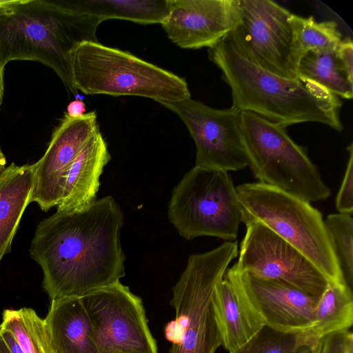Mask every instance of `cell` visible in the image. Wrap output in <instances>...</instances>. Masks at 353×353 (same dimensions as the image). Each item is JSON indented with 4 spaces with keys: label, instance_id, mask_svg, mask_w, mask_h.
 Returning a JSON list of instances; mask_svg holds the SVG:
<instances>
[{
    "label": "cell",
    "instance_id": "obj_1",
    "mask_svg": "<svg viewBox=\"0 0 353 353\" xmlns=\"http://www.w3.org/2000/svg\"><path fill=\"white\" fill-rule=\"evenodd\" d=\"M122 211L112 196L79 208L57 209L41 221L30 255L43 272L49 297L81 296L125 275Z\"/></svg>",
    "mask_w": 353,
    "mask_h": 353
},
{
    "label": "cell",
    "instance_id": "obj_2",
    "mask_svg": "<svg viewBox=\"0 0 353 353\" xmlns=\"http://www.w3.org/2000/svg\"><path fill=\"white\" fill-rule=\"evenodd\" d=\"M209 59L222 72L232 97V107L271 123L287 126L315 122L341 132L339 98L310 82L286 79L250 61L230 33L208 48Z\"/></svg>",
    "mask_w": 353,
    "mask_h": 353
},
{
    "label": "cell",
    "instance_id": "obj_3",
    "mask_svg": "<svg viewBox=\"0 0 353 353\" xmlns=\"http://www.w3.org/2000/svg\"><path fill=\"white\" fill-rule=\"evenodd\" d=\"M101 23L68 0H0V61L4 68L17 60L40 62L75 94L71 52L82 42L98 41Z\"/></svg>",
    "mask_w": 353,
    "mask_h": 353
},
{
    "label": "cell",
    "instance_id": "obj_4",
    "mask_svg": "<svg viewBox=\"0 0 353 353\" xmlns=\"http://www.w3.org/2000/svg\"><path fill=\"white\" fill-rule=\"evenodd\" d=\"M99 130L95 111L76 119L65 114L34 163L31 203L48 212L60 203L77 207L97 199L101 175L111 159L105 139L95 134Z\"/></svg>",
    "mask_w": 353,
    "mask_h": 353
},
{
    "label": "cell",
    "instance_id": "obj_5",
    "mask_svg": "<svg viewBox=\"0 0 353 353\" xmlns=\"http://www.w3.org/2000/svg\"><path fill=\"white\" fill-rule=\"evenodd\" d=\"M237 242L191 254L172 288L174 320L165 327L172 343L169 353H215L222 336L214 305V292L229 265L238 256Z\"/></svg>",
    "mask_w": 353,
    "mask_h": 353
},
{
    "label": "cell",
    "instance_id": "obj_6",
    "mask_svg": "<svg viewBox=\"0 0 353 353\" xmlns=\"http://www.w3.org/2000/svg\"><path fill=\"white\" fill-rule=\"evenodd\" d=\"M70 67L74 88L85 94L137 96L158 103L190 98L184 78L98 41L78 44Z\"/></svg>",
    "mask_w": 353,
    "mask_h": 353
},
{
    "label": "cell",
    "instance_id": "obj_7",
    "mask_svg": "<svg viewBox=\"0 0 353 353\" xmlns=\"http://www.w3.org/2000/svg\"><path fill=\"white\" fill-rule=\"evenodd\" d=\"M241 222H259L305 255L330 282L344 283L320 211L260 182L236 187Z\"/></svg>",
    "mask_w": 353,
    "mask_h": 353
},
{
    "label": "cell",
    "instance_id": "obj_8",
    "mask_svg": "<svg viewBox=\"0 0 353 353\" xmlns=\"http://www.w3.org/2000/svg\"><path fill=\"white\" fill-rule=\"evenodd\" d=\"M240 130L248 166L258 182L310 203L330 196L306 150L290 138L285 127L241 112Z\"/></svg>",
    "mask_w": 353,
    "mask_h": 353
},
{
    "label": "cell",
    "instance_id": "obj_9",
    "mask_svg": "<svg viewBox=\"0 0 353 353\" xmlns=\"http://www.w3.org/2000/svg\"><path fill=\"white\" fill-rule=\"evenodd\" d=\"M168 217L187 240L199 236L236 240L241 211L229 172L194 166L173 189Z\"/></svg>",
    "mask_w": 353,
    "mask_h": 353
},
{
    "label": "cell",
    "instance_id": "obj_10",
    "mask_svg": "<svg viewBox=\"0 0 353 353\" xmlns=\"http://www.w3.org/2000/svg\"><path fill=\"white\" fill-rule=\"evenodd\" d=\"M239 18L230 35L253 63L278 76L297 79L300 60L291 12L270 0H238Z\"/></svg>",
    "mask_w": 353,
    "mask_h": 353
},
{
    "label": "cell",
    "instance_id": "obj_11",
    "mask_svg": "<svg viewBox=\"0 0 353 353\" xmlns=\"http://www.w3.org/2000/svg\"><path fill=\"white\" fill-rule=\"evenodd\" d=\"M99 353H158L141 299L120 281L80 296Z\"/></svg>",
    "mask_w": 353,
    "mask_h": 353
},
{
    "label": "cell",
    "instance_id": "obj_12",
    "mask_svg": "<svg viewBox=\"0 0 353 353\" xmlns=\"http://www.w3.org/2000/svg\"><path fill=\"white\" fill-rule=\"evenodd\" d=\"M245 225L238 260L232 265L236 270L321 296L330 281L305 255L259 222Z\"/></svg>",
    "mask_w": 353,
    "mask_h": 353
},
{
    "label": "cell",
    "instance_id": "obj_13",
    "mask_svg": "<svg viewBox=\"0 0 353 353\" xmlns=\"http://www.w3.org/2000/svg\"><path fill=\"white\" fill-rule=\"evenodd\" d=\"M175 113L196 146V167L239 171L248 167L240 130L241 112L231 106L216 109L191 98L159 103Z\"/></svg>",
    "mask_w": 353,
    "mask_h": 353
},
{
    "label": "cell",
    "instance_id": "obj_14",
    "mask_svg": "<svg viewBox=\"0 0 353 353\" xmlns=\"http://www.w3.org/2000/svg\"><path fill=\"white\" fill-rule=\"evenodd\" d=\"M224 276L235 285L263 325L285 333L305 332L313 325L319 297L283 283L238 272L233 266Z\"/></svg>",
    "mask_w": 353,
    "mask_h": 353
},
{
    "label": "cell",
    "instance_id": "obj_15",
    "mask_svg": "<svg viewBox=\"0 0 353 353\" xmlns=\"http://www.w3.org/2000/svg\"><path fill=\"white\" fill-rule=\"evenodd\" d=\"M161 26L183 49L210 48L229 34L239 18L238 0H168Z\"/></svg>",
    "mask_w": 353,
    "mask_h": 353
},
{
    "label": "cell",
    "instance_id": "obj_16",
    "mask_svg": "<svg viewBox=\"0 0 353 353\" xmlns=\"http://www.w3.org/2000/svg\"><path fill=\"white\" fill-rule=\"evenodd\" d=\"M44 321L56 353H99L80 296L52 300Z\"/></svg>",
    "mask_w": 353,
    "mask_h": 353
},
{
    "label": "cell",
    "instance_id": "obj_17",
    "mask_svg": "<svg viewBox=\"0 0 353 353\" xmlns=\"http://www.w3.org/2000/svg\"><path fill=\"white\" fill-rule=\"evenodd\" d=\"M34 163L14 162L0 172V263L11 250L25 210L31 203Z\"/></svg>",
    "mask_w": 353,
    "mask_h": 353
},
{
    "label": "cell",
    "instance_id": "obj_18",
    "mask_svg": "<svg viewBox=\"0 0 353 353\" xmlns=\"http://www.w3.org/2000/svg\"><path fill=\"white\" fill-rule=\"evenodd\" d=\"M213 299L222 345L229 353L245 345L264 326L235 285L225 276L216 285Z\"/></svg>",
    "mask_w": 353,
    "mask_h": 353
},
{
    "label": "cell",
    "instance_id": "obj_19",
    "mask_svg": "<svg viewBox=\"0 0 353 353\" xmlns=\"http://www.w3.org/2000/svg\"><path fill=\"white\" fill-rule=\"evenodd\" d=\"M352 323V290L344 283L330 282L318 301L313 325L301 333L302 346H315L323 336L349 330Z\"/></svg>",
    "mask_w": 353,
    "mask_h": 353
},
{
    "label": "cell",
    "instance_id": "obj_20",
    "mask_svg": "<svg viewBox=\"0 0 353 353\" xmlns=\"http://www.w3.org/2000/svg\"><path fill=\"white\" fill-rule=\"evenodd\" d=\"M76 11L99 19H122L141 24L161 23L168 0H68Z\"/></svg>",
    "mask_w": 353,
    "mask_h": 353
},
{
    "label": "cell",
    "instance_id": "obj_21",
    "mask_svg": "<svg viewBox=\"0 0 353 353\" xmlns=\"http://www.w3.org/2000/svg\"><path fill=\"white\" fill-rule=\"evenodd\" d=\"M297 78L316 84L345 99L353 97V82L341 68L335 51H309L299 60Z\"/></svg>",
    "mask_w": 353,
    "mask_h": 353
},
{
    "label": "cell",
    "instance_id": "obj_22",
    "mask_svg": "<svg viewBox=\"0 0 353 353\" xmlns=\"http://www.w3.org/2000/svg\"><path fill=\"white\" fill-rule=\"evenodd\" d=\"M0 327L10 331L23 353H56L44 319L31 308L6 310Z\"/></svg>",
    "mask_w": 353,
    "mask_h": 353
},
{
    "label": "cell",
    "instance_id": "obj_23",
    "mask_svg": "<svg viewBox=\"0 0 353 353\" xmlns=\"http://www.w3.org/2000/svg\"><path fill=\"white\" fill-rule=\"evenodd\" d=\"M299 59L309 51H335L342 37L335 21L317 22L291 14L290 17Z\"/></svg>",
    "mask_w": 353,
    "mask_h": 353
},
{
    "label": "cell",
    "instance_id": "obj_24",
    "mask_svg": "<svg viewBox=\"0 0 353 353\" xmlns=\"http://www.w3.org/2000/svg\"><path fill=\"white\" fill-rule=\"evenodd\" d=\"M332 248L345 283L352 290L353 283L352 214L335 213L324 220Z\"/></svg>",
    "mask_w": 353,
    "mask_h": 353
},
{
    "label": "cell",
    "instance_id": "obj_25",
    "mask_svg": "<svg viewBox=\"0 0 353 353\" xmlns=\"http://www.w3.org/2000/svg\"><path fill=\"white\" fill-rule=\"evenodd\" d=\"M302 346L301 333H285L263 327L234 353H296Z\"/></svg>",
    "mask_w": 353,
    "mask_h": 353
},
{
    "label": "cell",
    "instance_id": "obj_26",
    "mask_svg": "<svg viewBox=\"0 0 353 353\" xmlns=\"http://www.w3.org/2000/svg\"><path fill=\"white\" fill-rule=\"evenodd\" d=\"M346 149L349 158L336 197V208L339 213L353 214V143H351Z\"/></svg>",
    "mask_w": 353,
    "mask_h": 353
},
{
    "label": "cell",
    "instance_id": "obj_27",
    "mask_svg": "<svg viewBox=\"0 0 353 353\" xmlns=\"http://www.w3.org/2000/svg\"><path fill=\"white\" fill-rule=\"evenodd\" d=\"M316 353H353V335L349 330L326 334L317 342Z\"/></svg>",
    "mask_w": 353,
    "mask_h": 353
},
{
    "label": "cell",
    "instance_id": "obj_28",
    "mask_svg": "<svg viewBox=\"0 0 353 353\" xmlns=\"http://www.w3.org/2000/svg\"><path fill=\"white\" fill-rule=\"evenodd\" d=\"M336 58L349 80L353 82V43L350 38H345L335 50Z\"/></svg>",
    "mask_w": 353,
    "mask_h": 353
},
{
    "label": "cell",
    "instance_id": "obj_29",
    "mask_svg": "<svg viewBox=\"0 0 353 353\" xmlns=\"http://www.w3.org/2000/svg\"><path fill=\"white\" fill-rule=\"evenodd\" d=\"M65 114L74 119L81 117L86 114L85 105L81 100L72 101L67 106Z\"/></svg>",
    "mask_w": 353,
    "mask_h": 353
},
{
    "label": "cell",
    "instance_id": "obj_30",
    "mask_svg": "<svg viewBox=\"0 0 353 353\" xmlns=\"http://www.w3.org/2000/svg\"><path fill=\"white\" fill-rule=\"evenodd\" d=\"M0 335L7 343L12 353H23L13 334L10 331L0 327Z\"/></svg>",
    "mask_w": 353,
    "mask_h": 353
},
{
    "label": "cell",
    "instance_id": "obj_31",
    "mask_svg": "<svg viewBox=\"0 0 353 353\" xmlns=\"http://www.w3.org/2000/svg\"><path fill=\"white\" fill-rule=\"evenodd\" d=\"M4 67L2 65L0 61V108L3 102V94H4Z\"/></svg>",
    "mask_w": 353,
    "mask_h": 353
},
{
    "label": "cell",
    "instance_id": "obj_32",
    "mask_svg": "<svg viewBox=\"0 0 353 353\" xmlns=\"http://www.w3.org/2000/svg\"><path fill=\"white\" fill-rule=\"evenodd\" d=\"M316 345L315 346L303 345L299 348L296 353H316Z\"/></svg>",
    "mask_w": 353,
    "mask_h": 353
},
{
    "label": "cell",
    "instance_id": "obj_33",
    "mask_svg": "<svg viewBox=\"0 0 353 353\" xmlns=\"http://www.w3.org/2000/svg\"><path fill=\"white\" fill-rule=\"evenodd\" d=\"M0 353H12L7 343L0 335Z\"/></svg>",
    "mask_w": 353,
    "mask_h": 353
},
{
    "label": "cell",
    "instance_id": "obj_34",
    "mask_svg": "<svg viewBox=\"0 0 353 353\" xmlns=\"http://www.w3.org/2000/svg\"><path fill=\"white\" fill-rule=\"evenodd\" d=\"M6 157L0 148V168L3 169L6 168Z\"/></svg>",
    "mask_w": 353,
    "mask_h": 353
},
{
    "label": "cell",
    "instance_id": "obj_35",
    "mask_svg": "<svg viewBox=\"0 0 353 353\" xmlns=\"http://www.w3.org/2000/svg\"><path fill=\"white\" fill-rule=\"evenodd\" d=\"M2 170H3V168H0V172H1Z\"/></svg>",
    "mask_w": 353,
    "mask_h": 353
}]
</instances>
